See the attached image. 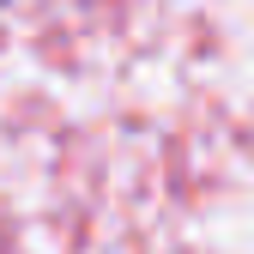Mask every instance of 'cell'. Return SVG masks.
<instances>
[{"label":"cell","instance_id":"obj_1","mask_svg":"<svg viewBox=\"0 0 254 254\" xmlns=\"http://www.w3.org/2000/svg\"><path fill=\"white\" fill-rule=\"evenodd\" d=\"M6 6H12V0H0V12H6Z\"/></svg>","mask_w":254,"mask_h":254}]
</instances>
